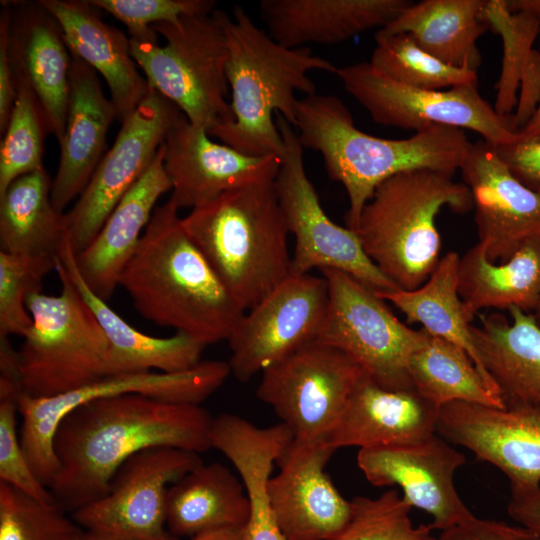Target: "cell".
Masks as SVG:
<instances>
[{
  "mask_svg": "<svg viewBox=\"0 0 540 540\" xmlns=\"http://www.w3.org/2000/svg\"><path fill=\"white\" fill-rule=\"evenodd\" d=\"M213 416L198 404L140 394L104 396L80 405L54 436L58 473L49 486L65 511H76L109 491L119 467L144 449L169 446L196 453L212 448Z\"/></svg>",
  "mask_w": 540,
  "mask_h": 540,
  "instance_id": "6da1fadb",
  "label": "cell"
},
{
  "mask_svg": "<svg viewBox=\"0 0 540 540\" xmlns=\"http://www.w3.org/2000/svg\"><path fill=\"white\" fill-rule=\"evenodd\" d=\"M119 286L145 319L204 346L227 340L245 313L169 201L155 208Z\"/></svg>",
  "mask_w": 540,
  "mask_h": 540,
  "instance_id": "7a4b0ae2",
  "label": "cell"
},
{
  "mask_svg": "<svg viewBox=\"0 0 540 540\" xmlns=\"http://www.w3.org/2000/svg\"><path fill=\"white\" fill-rule=\"evenodd\" d=\"M294 127L303 148L321 154L329 177L347 193V228L355 230L376 187L401 172L430 169L454 174L471 145L462 129L432 125L405 139H384L356 128L335 95L298 98Z\"/></svg>",
  "mask_w": 540,
  "mask_h": 540,
  "instance_id": "3957f363",
  "label": "cell"
},
{
  "mask_svg": "<svg viewBox=\"0 0 540 540\" xmlns=\"http://www.w3.org/2000/svg\"><path fill=\"white\" fill-rule=\"evenodd\" d=\"M214 14L227 40L233 122L214 127L208 134L243 154L280 158L284 144L273 115H281L294 127L296 92L304 96L316 93L309 72L336 74L338 67L312 54L308 47L279 44L242 6L236 5L232 16L220 10Z\"/></svg>",
  "mask_w": 540,
  "mask_h": 540,
  "instance_id": "277c9868",
  "label": "cell"
},
{
  "mask_svg": "<svg viewBox=\"0 0 540 540\" xmlns=\"http://www.w3.org/2000/svg\"><path fill=\"white\" fill-rule=\"evenodd\" d=\"M182 225L244 311L291 275L290 233L274 179L227 191L193 208Z\"/></svg>",
  "mask_w": 540,
  "mask_h": 540,
  "instance_id": "5b68a950",
  "label": "cell"
},
{
  "mask_svg": "<svg viewBox=\"0 0 540 540\" xmlns=\"http://www.w3.org/2000/svg\"><path fill=\"white\" fill-rule=\"evenodd\" d=\"M453 176L430 169L401 172L379 184L362 209L354 231L398 289L420 287L437 267L441 238L435 220L441 208L461 214L473 208L470 189Z\"/></svg>",
  "mask_w": 540,
  "mask_h": 540,
  "instance_id": "8992f818",
  "label": "cell"
},
{
  "mask_svg": "<svg viewBox=\"0 0 540 540\" xmlns=\"http://www.w3.org/2000/svg\"><path fill=\"white\" fill-rule=\"evenodd\" d=\"M57 296L30 293L32 326L18 350L21 394L62 395L109 376V344L93 312L64 268Z\"/></svg>",
  "mask_w": 540,
  "mask_h": 540,
  "instance_id": "52a82bcc",
  "label": "cell"
},
{
  "mask_svg": "<svg viewBox=\"0 0 540 540\" xmlns=\"http://www.w3.org/2000/svg\"><path fill=\"white\" fill-rule=\"evenodd\" d=\"M151 28L166 40L163 47L130 39L131 55L149 86L173 102L193 125L209 131L233 122L227 40L214 11L184 15Z\"/></svg>",
  "mask_w": 540,
  "mask_h": 540,
  "instance_id": "ba28073f",
  "label": "cell"
},
{
  "mask_svg": "<svg viewBox=\"0 0 540 540\" xmlns=\"http://www.w3.org/2000/svg\"><path fill=\"white\" fill-rule=\"evenodd\" d=\"M328 308L317 341L354 360L373 381L391 390L414 389L407 370L426 331L402 323L376 290L336 269L320 270Z\"/></svg>",
  "mask_w": 540,
  "mask_h": 540,
  "instance_id": "9c48e42d",
  "label": "cell"
},
{
  "mask_svg": "<svg viewBox=\"0 0 540 540\" xmlns=\"http://www.w3.org/2000/svg\"><path fill=\"white\" fill-rule=\"evenodd\" d=\"M231 374L228 362L205 360L178 372H137L105 376L74 391L48 398L20 394L22 418L19 436L26 456L40 481L47 487L55 479L59 464L54 436L60 421L72 410L96 398L140 394L161 401L200 405Z\"/></svg>",
  "mask_w": 540,
  "mask_h": 540,
  "instance_id": "30bf717a",
  "label": "cell"
},
{
  "mask_svg": "<svg viewBox=\"0 0 540 540\" xmlns=\"http://www.w3.org/2000/svg\"><path fill=\"white\" fill-rule=\"evenodd\" d=\"M276 124L284 149L274 179L277 198L295 238L291 275L330 268L343 271L378 292L398 289L366 255L356 231L334 223L323 210L307 176L303 146L293 126L279 114Z\"/></svg>",
  "mask_w": 540,
  "mask_h": 540,
  "instance_id": "8fae6325",
  "label": "cell"
},
{
  "mask_svg": "<svg viewBox=\"0 0 540 540\" xmlns=\"http://www.w3.org/2000/svg\"><path fill=\"white\" fill-rule=\"evenodd\" d=\"M344 89L384 126L412 129L432 125L469 129L496 146L517 141L513 116L499 115L478 91V83L448 90L410 87L384 76L369 62L338 67Z\"/></svg>",
  "mask_w": 540,
  "mask_h": 540,
  "instance_id": "7c38bea8",
  "label": "cell"
},
{
  "mask_svg": "<svg viewBox=\"0 0 540 540\" xmlns=\"http://www.w3.org/2000/svg\"><path fill=\"white\" fill-rule=\"evenodd\" d=\"M363 373L345 353L314 340L266 368L256 395L296 440L326 442Z\"/></svg>",
  "mask_w": 540,
  "mask_h": 540,
  "instance_id": "4fadbf2b",
  "label": "cell"
},
{
  "mask_svg": "<svg viewBox=\"0 0 540 540\" xmlns=\"http://www.w3.org/2000/svg\"><path fill=\"white\" fill-rule=\"evenodd\" d=\"M202 463L198 453L169 446L139 451L119 467L106 495L71 518L110 540H179L167 528V491Z\"/></svg>",
  "mask_w": 540,
  "mask_h": 540,
  "instance_id": "5bb4252c",
  "label": "cell"
},
{
  "mask_svg": "<svg viewBox=\"0 0 540 540\" xmlns=\"http://www.w3.org/2000/svg\"><path fill=\"white\" fill-rule=\"evenodd\" d=\"M182 114L173 102L150 87L137 108L122 121L113 146L65 213L75 255L92 242L119 201L146 172Z\"/></svg>",
  "mask_w": 540,
  "mask_h": 540,
  "instance_id": "9a60e30c",
  "label": "cell"
},
{
  "mask_svg": "<svg viewBox=\"0 0 540 540\" xmlns=\"http://www.w3.org/2000/svg\"><path fill=\"white\" fill-rule=\"evenodd\" d=\"M323 276L290 275L244 313L227 341L231 374L247 382L257 373L317 339L328 308Z\"/></svg>",
  "mask_w": 540,
  "mask_h": 540,
  "instance_id": "2e32d148",
  "label": "cell"
},
{
  "mask_svg": "<svg viewBox=\"0 0 540 540\" xmlns=\"http://www.w3.org/2000/svg\"><path fill=\"white\" fill-rule=\"evenodd\" d=\"M465 456L437 433L422 440L361 448L357 465L374 486L402 489L403 499L432 516L441 531L473 515L460 498L455 472Z\"/></svg>",
  "mask_w": 540,
  "mask_h": 540,
  "instance_id": "e0dca14e",
  "label": "cell"
},
{
  "mask_svg": "<svg viewBox=\"0 0 540 540\" xmlns=\"http://www.w3.org/2000/svg\"><path fill=\"white\" fill-rule=\"evenodd\" d=\"M436 433L497 467L510 489L540 487V409L456 401L440 407Z\"/></svg>",
  "mask_w": 540,
  "mask_h": 540,
  "instance_id": "ac0fdd59",
  "label": "cell"
},
{
  "mask_svg": "<svg viewBox=\"0 0 540 540\" xmlns=\"http://www.w3.org/2000/svg\"><path fill=\"white\" fill-rule=\"evenodd\" d=\"M335 452L326 442L294 438L267 484L276 522L287 540H331L346 526L351 501L337 490L325 466Z\"/></svg>",
  "mask_w": 540,
  "mask_h": 540,
  "instance_id": "d6986e66",
  "label": "cell"
},
{
  "mask_svg": "<svg viewBox=\"0 0 540 540\" xmlns=\"http://www.w3.org/2000/svg\"><path fill=\"white\" fill-rule=\"evenodd\" d=\"M164 169L171 182L169 202L177 209L196 208L221 194L262 180L275 179L281 158L251 156L210 139L206 128L182 114L164 141Z\"/></svg>",
  "mask_w": 540,
  "mask_h": 540,
  "instance_id": "ffe728a7",
  "label": "cell"
},
{
  "mask_svg": "<svg viewBox=\"0 0 540 540\" xmlns=\"http://www.w3.org/2000/svg\"><path fill=\"white\" fill-rule=\"evenodd\" d=\"M470 189L479 241L494 263L540 238V194L519 182L485 140L472 143L461 167Z\"/></svg>",
  "mask_w": 540,
  "mask_h": 540,
  "instance_id": "44dd1931",
  "label": "cell"
},
{
  "mask_svg": "<svg viewBox=\"0 0 540 540\" xmlns=\"http://www.w3.org/2000/svg\"><path fill=\"white\" fill-rule=\"evenodd\" d=\"M10 56L15 77L35 95L48 133L60 143L70 95L71 54L57 20L39 2H10Z\"/></svg>",
  "mask_w": 540,
  "mask_h": 540,
  "instance_id": "7402d4cb",
  "label": "cell"
},
{
  "mask_svg": "<svg viewBox=\"0 0 540 540\" xmlns=\"http://www.w3.org/2000/svg\"><path fill=\"white\" fill-rule=\"evenodd\" d=\"M439 410L414 389L384 388L364 372L326 443L337 450L422 440L436 433Z\"/></svg>",
  "mask_w": 540,
  "mask_h": 540,
  "instance_id": "603a6c76",
  "label": "cell"
},
{
  "mask_svg": "<svg viewBox=\"0 0 540 540\" xmlns=\"http://www.w3.org/2000/svg\"><path fill=\"white\" fill-rule=\"evenodd\" d=\"M162 144L146 172L123 196L92 242L75 255L87 286L107 301L119 286L121 274L136 252L158 199L171 190L164 169Z\"/></svg>",
  "mask_w": 540,
  "mask_h": 540,
  "instance_id": "cb8c5ba5",
  "label": "cell"
},
{
  "mask_svg": "<svg viewBox=\"0 0 540 540\" xmlns=\"http://www.w3.org/2000/svg\"><path fill=\"white\" fill-rule=\"evenodd\" d=\"M70 95L60 158L51 184V201L61 212L79 197L103 158L108 128L117 118L97 72L71 55Z\"/></svg>",
  "mask_w": 540,
  "mask_h": 540,
  "instance_id": "d4e9b609",
  "label": "cell"
},
{
  "mask_svg": "<svg viewBox=\"0 0 540 540\" xmlns=\"http://www.w3.org/2000/svg\"><path fill=\"white\" fill-rule=\"evenodd\" d=\"M38 2L59 23L70 54L103 76L122 122L150 91L131 55L130 38L105 23L87 1Z\"/></svg>",
  "mask_w": 540,
  "mask_h": 540,
  "instance_id": "484cf974",
  "label": "cell"
},
{
  "mask_svg": "<svg viewBox=\"0 0 540 540\" xmlns=\"http://www.w3.org/2000/svg\"><path fill=\"white\" fill-rule=\"evenodd\" d=\"M409 0H262L268 34L287 48L333 45L373 28H384Z\"/></svg>",
  "mask_w": 540,
  "mask_h": 540,
  "instance_id": "4316f807",
  "label": "cell"
},
{
  "mask_svg": "<svg viewBox=\"0 0 540 540\" xmlns=\"http://www.w3.org/2000/svg\"><path fill=\"white\" fill-rule=\"evenodd\" d=\"M295 436L284 423L259 428L234 414L213 418L212 448L221 451L234 465L245 487L250 513L243 527V540H287L273 514L267 484L273 468Z\"/></svg>",
  "mask_w": 540,
  "mask_h": 540,
  "instance_id": "83f0119b",
  "label": "cell"
},
{
  "mask_svg": "<svg viewBox=\"0 0 540 540\" xmlns=\"http://www.w3.org/2000/svg\"><path fill=\"white\" fill-rule=\"evenodd\" d=\"M480 316L470 326L481 363L506 406L540 409V327L519 308Z\"/></svg>",
  "mask_w": 540,
  "mask_h": 540,
  "instance_id": "f1b7e54d",
  "label": "cell"
},
{
  "mask_svg": "<svg viewBox=\"0 0 540 540\" xmlns=\"http://www.w3.org/2000/svg\"><path fill=\"white\" fill-rule=\"evenodd\" d=\"M57 262L64 268L74 286L93 312L109 344V375L147 372H178L201 362L204 345L176 333L167 338L142 333L127 323L97 296L81 277L69 239Z\"/></svg>",
  "mask_w": 540,
  "mask_h": 540,
  "instance_id": "f546056e",
  "label": "cell"
},
{
  "mask_svg": "<svg viewBox=\"0 0 540 540\" xmlns=\"http://www.w3.org/2000/svg\"><path fill=\"white\" fill-rule=\"evenodd\" d=\"M249 513L243 482L219 462L202 463L167 491V528L178 539L217 529L243 528Z\"/></svg>",
  "mask_w": 540,
  "mask_h": 540,
  "instance_id": "4dcf8cb0",
  "label": "cell"
},
{
  "mask_svg": "<svg viewBox=\"0 0 540 540\" xmlns=\"http://www.w3.org/2000/svg\"><path fill=\"white\" fill-rule=\"evenodd\" d=\"M458 291L470 322L488 308L532 313L540 298V238L498 263L487 258L478 242L460 257Z\"/></svg>",
  "mask_w": 540,
  "mask_h": 540,
  "instance_id": "1f68e13d",
  "label": "cell"
},
{
  "mask_svg": "<svg viewBox=\"0 0 540 540\" xmlns=\"http://www.w3.org/2000/svg\"><path fill=\"white\" fill-rule=\"evenodd\" d=\"M486 0H423L411 3L383 34L407 33L427 53L445 64L477 71V40L488 30L481 19Z\"/></svg>",
  "mask_w": 540,
  "mask_h": 540,
  "instance_id": "d6a6232c",
  "label": "cell"
},
{
  "mask_svg": "<svg viewBox=\"0 0 540 540\" xmlns=\"http://www.w3.org/2000/svg\"><path fill=\"white\" fill-rule=\"evenodd\" d=\"M45 168L13 181L0 195V248L19 256L57 261L68 239L65 213L51 201Z\"/></svg>",
  "mask_w": 540,
  "mask_h": 540,
  "instance_id": "836d02e7",
  "label": "cell"
},
{
  "mask_svg": "<svg viewBox=\"0 0 540 540\" xmlns=\"http://www.w3.org/2000/svg\"><path fill=\"white\" fill-rule=\"evenodd\" d=\"M460 256L448 252L420 287L414 290L396 289L378 292L405 316L408 323H420L429 334L448 340L464 349L488 385L499 390L483 367L475 346L469 321L458 291ZM501 396V395H500Z\"/></svg>",
  "mask_w": 540,
  "mask_h": 540,
  "instance_id": "e575fe53",
  "label": "cell"
},
{
  "mask_svg": "<svg viewBox=\"0 0 540 540\" xmlns=\"http://www.w3.org/2000/svg\"><path fill=\"white\" fill-rule=\"evenodd\" d=\"M407 370L414 390L438 408L456 401L506 407L464 349L427 331Z\"/></svg>",
  "mask_w": 540,
  "mask_h": 540,
  "instance_id": "d590c367",
  "label": "cell"
},
{
  "mask_svg": "<svg viewBox=\"0 0 540 540\" xmlns=\"http://www.w3.org/2000/svg\"><path fill=\"white\" fill-rule=\"evenodd\" d=\"M375 42L369 63L398 83L427 90L478 83L477 71L443 63L407 33L388 35L377 31Z\"/></svg>",
  "mask_w": 540,
  "mask_h": 540,
  "instance_id": "8d00e7d4",
  "label": "cell"
},
{
  "mask_svg": "<svg viewBox=\"0 0 540 540\" xmlns=\"http://www.w3.org/2000/svg\"><path fill=\"white\" fill-rule=\"evenodd\" d=\"M481 19L503 40L502 70L494 109L499 115L508 116L518 102L517 91L540 29V18L526 11H510L506 0H486Z\"/></svg>",
  "mask_w": 540,
  "mask_h": 540,
  "instance_id": "74e56055",
  "label": "cell"
},
{
  "mask_svg": "<svg viewBox=\"0 0 540 540\" xmlns=\"http://www.w3.org/2000/svg\"><path fill=\"white\" fill-rule=\"evenodd\" d=\"M17 96L0 146V195L17 178L43 169L48 133L40 105L29 86L16 78Z\"/></svg>",
  "mask_w": 540,
  "mask_h": 540,
  "instance_id": "f35d334b",
  "label": "cell"
},
{
  "mask_svg": "<svg viewBox=\"0 0 540 540\" xmlns=\"http://www.w3.org/2000/svg\"><path fill=\"white\" fill-rule=\"evenodd\" d=\"M411 509L396 489L377 498L354 497L348 523L331 540H439L430 525L413 526Z\"/></svg>",
  "mask_w": 540,
  "mask_h": 540,
  "instance_id": "ab89813d",
  "label": "cell"
},
{
  "mask_svg": "<svg viewBox=\"0 0 540 540\" xmlns=\"http://www.w3.org/2000/svg\"><path fill=\"white\" fill-rule=\"evenodd\" d=\"M80 529L57 502L0 482V540H69Z\"/></svg>",
  "mask_w": 540,
  "mask_h": 540,
  "instance_id": "60d3db41",
  "label": "cell"
},
{
  "mask_svg": "<svg viewBox=\"0 0 540 540\" xmlns=\"http://www.w3.org/2000/svg\"><path fill=\"white\" fill-rule=\"evenodd\" d=\"M57 261L0 251V336L24 337L32 326L27 296L41 291L42 279Z\"/></svg>",
  "mask_w": 540,
  "mask_h": 540,
  "instance_id": "b9f144b4",
  "label": "cell"
},
{
  "mask_svg": "<svg viewBox=\"0 0 540 540\" xmlns=\"http://www.w3.org/2000/svg\"><path fill=\"white\" fill-rule=\"evenodd\" d=\"M20 394L17 381L0 377V482L40 501L53 503L54 496L37 477L20 441L16 418Z\"/></svg>",
  "mask_w": 540,
  "mask_h": 540,
  "instance_id": "7bdbcfd3",
  "label": "cell"
},
{
  "mask_svg": "<svg viewBox=\"0 0 540 540\" xmlns=\"http://www.w3.org/2000/svg\"><path fill=\"white\" fill-rule=\"evenodd\" d=\"M94 8L102 9L124 23L130 39L158 43V34L151 28L161 22H176L184 15L211 14L212 0H89Z\"/></svg>",
  "mask_w": 540,
  "mask_h": 540,
  "instance_id": "ee69618b",
  "label": "cell"
},
{
  "mask_svg": "<svg viewBox=\"0 0 540 540\" xmlns=\"http://www.w3.org/2000/svg\"><path fill=\"white\" fill-rule=\"evenodd\" d=\"M493 147L510 173L524 186L540 194V136Z\"/></svg>",
  "mask_w": 540,
  "mask_h": 540,
  "instance_id": "f6af8a7d",
  "label": "cell"
},
{
  "mask_svg": "<svg viewBox=\"0 0 540 540\" xmlns=\"http://www.w3.org/2000/svg\"><path fill=\"white\" fill-rule=\"evenodd\" d=\"M439 540H540V536L522 525L480 519L474 514L441 532Z\"/></svg>",
  "mask_w": 540,
  "mask_h": 540,
  "instance_id": "bcb514c9",
  "label": "cell"
},
{
  "mask_svg": "<svg viewBox=\"0 0 540 540\" xmlns=\"http://www.w3.org/2000/svg\"><path fill=\"white\" fill-rule=\"evenodd\" d=\"M0 15V132L4 133L16 96V77L10 56L11 14L4 2Z\"/></svg>",
  "mask_w": 540,
  "mask_h": 540,
  "instance_id": "7dc6e473",
  "label": "cell"
},
{
  "mask_svg": "<svg viewBox=\"0 0 540 540\" xmlns=\"http://www.w3.org/2000/svg\"><path fill=\"white\" fill-rule=\"evenodd\" d=\"M510 490L509 516L540 536V487Z\"/></svg>",
  "mask_w": 540,
  "mask_h": 540,
  "instance_id": "c3c4849f",
  "label": "cell"
},
{
  "mask_svg": "<svg viewBox=\"0 0 540 540\" xmlns=\"http://www.w3.org/2000/svg\"><path fill=\"white\" fill-rule=\"evenodd\" d=\"M191 540H243V528H223L199 534Z\"/></svg>",
  "mask_w": 540,
  "mask_h": 540,
  "instance_id": "681fc988",
  "label": "cell"
},
{
  "mask_svg": "<svg viewBox=\"0 0 540 540\" xmlns=\"http://www.w3.org/2000/svg\"><path fill=\"white\" fill-rule=\"evenodd\" d=\"M519 139L540 136V102L526 124L519 130Z\"/></svg>",
  "mask_w": 540,
  "mask_h": 540,
  "instance_id": "f907efd6",
  "label": "cell"
},
{
  "mask_svg": "<svg viewBox=\"0 0 540 540\" xmlns=\"http://www.w3.org/2000/svg\"><path fill=\"white\" fill-rule=\"evenodd\" d=\"M510 11H526L540 18V0H506Z\"/></svg>",
  "mask_w": 540,
  "mask_h": 540,
  "instance_id": "816d5d0a",
  "label": "cell"
},
{
  "mask_svg": "<svg viewBox=\"0 0 540 540\" xmlns=\"http://www.w3.org/2000/svg\"><path fill=\"white\" fill-rule=\"evenodd\" d=\"M69 540H110L107 538H104L102 536H99L97 534H94L92 532L86 531L84 529H80L72 538Z\"/></svg>",
  "mask_w": 540,
  "mask_h": 540,
  "instance_id": "f5cc1de1",
  "label": "cell"
},
{
  "mask_svg": "<svg viewBox=\"0 0 540 540\" xmlns=\"http://www.w3.org/2000/svg\"><path fill=\"white\" fill-rule=\"evenodd\" d=\"M532 315H533L537 325L540 327V298H539V301H538L535 309L532 312Z\"/></svg>",
  "mask_w": 540,
  "mask_h": 540,
  "instance_id": "db71d44e",
  "label": "cell"
}]
</instances>
